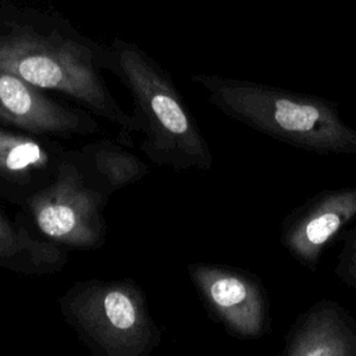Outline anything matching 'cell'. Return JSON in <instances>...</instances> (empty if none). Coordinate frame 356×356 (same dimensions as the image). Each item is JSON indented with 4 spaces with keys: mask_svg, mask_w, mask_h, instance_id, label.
<instances>
[{
    "mask_svg": "<svg viewBox=\"0 0 356 356\" xmlns=\"http://www.w3.org/2000/svg\"><path fill=\"white\" fill-rule=\"evenodd\" d=\"M110 49L57 25L4 19L0 22V70L50 92L64 95L118 129L129 145L140 124L111 93L103 71Z\"/></svg>",
    "mask_w": 356,
    "mask_h": 356,
    "instance_id": "1",
    "label": "cell"
},
{
    "mask_svg": "<svg viewBox=\"0 0 356 356\" xmlns=\"http://www.w3.org/2000/svg\"><path fill=\"white\" fill-rule=\"evenodd\" d=\"M191 79L211 106L266 136L318 156H356V129L328 99L216 75Z\"/></svg>",
    "mask_w": 356,
    "mask_h": 356,
    "instance_id": "2",
    "label": "cell"
},
{
    "mask_svg": "<svg viewBox=\"0 0 356 356\" xmlns=\"http://www.w3.org/2000/svg\"><path fill=\"white\" fill-rule=\"evenodd\" d=\"M129 90L140 124V152L156 165L177 172L207 171L213 154L196 118L168 72L134 43L110 47V68Z\"/></svg>",
    "mask_w": 356,
    "mask_h": 356,
    "instance_id": "3",
    "label": "cell"
},
{
    "mask_svg": "<svg viewBox=\"0 0 356 356\" xmlns=\"http://www.w3.org/2000/svg\"><path fill=\"white\" fill-rule=\"evenodd\" d=\"M61 316L96 356H147L161 342L142 288L131 278L81 280L60 298Z\"/></svg>",
    "mask_w": 356,
    "mask_h": 356,
    "instance_id": "4",
    "label": "cell"
},
{
    "mask_svg": "<svg viewBox=\"0 0 356 356\" xmlns=\"http://www.w3.org/2000/svg\"><path fill=\"white\" fill-rule=\"evenodd\" d=\"M108 199L88 179L74 149H68L56 179L31 196L19 213L47 241L67 250H93L107 236L103 210Z\"/></svg>",
    "mask_w": 356,
    "mask_h": 356,
    "instance_id": "5",
    "label": "cell"
},
{
    "mask_svg": "<svg viewBox=\"0 0 356 356\" xmlns=\"http://www.w3.org/2000/svg\"><path fill=\"white\" fill-rule=\"evenodd\" d=\"M189 278L207 313L242 341L259 339L271 331L270 298L257 275L227 264L191 263Z\"/></svg>",
    "mask_w": 356,
    "mask_h": 356,
    "instance_id": "6",
    "label": "cell"
},
{
    "mask_svg": "<svg viewBox=\"0 0 356 356\" xmlns=\"http://www.w3.org/2000/svg\"><path fill=\"white\" fill-rule=\"evenodd\" d=\"M0 127L24 134L72 139L102 132L95 114L76 103L47 95L22 78L0 70Z\"/></svg>",
    "mask_w": 356,
    "mask_h": 356,
    "instance_id": "7",
    "label": "cell"
},
{
    "mask_svg": "<svg viewBox=\"0 0 356 356\" xmlns=\"http://www.w3.org/2000/svg\"><path fill=\"white\" fill-rule=\"evenodd\" d=\"M356 221V186L323 189L291 210L280 227L285 252L310 271Z\"/></svg>",
    "mask_w": 356,
    "mask_h": 356,
    "instance_id": "8",
    "label": "cell"
},
{
    "mask_svg": "<svg viewBox=\"0 0 356 356\" xmlns=\"http://www.w3.org/2000/svg\"><path fill=\"white\" fill-rule=\"evenodd\" d=\"M67 152L58 139L0 127V199L21 209L56 179Z\"/></svg>",
    "mask_w": 356,
    "mask_h": 356,
    "instance_id": "9",
    "label": "cell"
},
{
    "mask_svg": "<svg viewBox=\"0 0 356 356\" xmlns=\"http://www.w3.org/2000/svg\"><path fill=\"white\" fill-rule=\"evenodd\" d=\"M281 356H356V320L332 299L298 314L284 337Z\"/></svg>",
    "mask_w": 356,
    "mask_h": 356,
    "instance_id": "10",
    "label": "cell"
},
{
    "mask_svg": "<svg viewBox=\"0 0 356 356\" xmlns=\"http://www.w3.org/2000/svg\"><path fill=\"white\" fill-rule=\"evenodd\" d=\"M67 249L40 236L19 213L11 220L0 207V267L21 275L43 277L64 268Z\"/></svg>",
    "mask_w": 356,
    "mask_h": 356,
    "instance_id": "11",
    "label": "cell"
},
{
    "mask_svg": "<svg viewBox=\"0 0 356 356\" xmlns=\"http://www.w3.org/2000/svg\"><path fill=\"white\" fill-rule=\"evenodd\" d=\"M74 152L88 179L107 196L140 181L149 172V164L118 140L103 138Z\"/></svg>",
    "mask_w": 356,
    "mask_h": 356,
    "instance_id": "12",
    "label": "cell"
},
{
    "mask_svg": "<svg viewBox=\"0 0 356 356\" xmlns=\"http://www.w3.org/2000/svg\"><path fill=\"white\" fill-rule=\"evenodd\" d=\"M339 241L341 249L337 256L334 274L356 293V225L348 228Z\"/></svg>",
    "mask_w": 356,
    "mask_h": 356,
    "instance_id": "13",
    "label": "cell"
}]
</instances>
